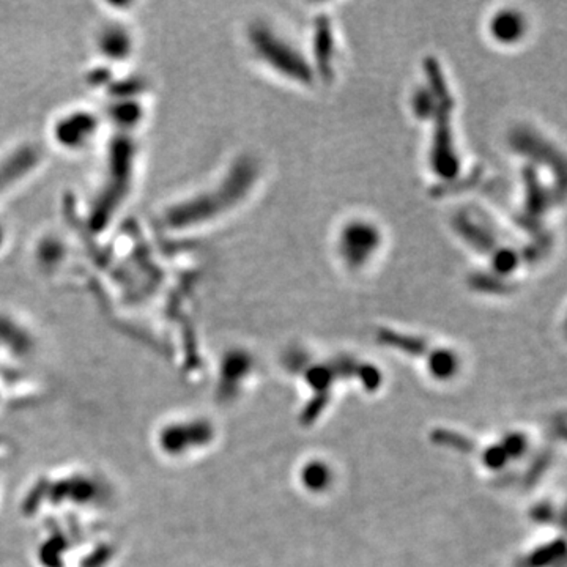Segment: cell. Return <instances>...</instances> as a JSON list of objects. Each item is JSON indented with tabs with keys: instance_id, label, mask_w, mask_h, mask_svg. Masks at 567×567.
Segmentation results:
<instances>
[{
	"instance_id": "cell-1",
	"label": "cell",
	"mask_w": 567,
	"mask_h": 567,
	"mask_svg": "<svg viewBox=\"0 0 567 567\" xmlns=\"http://www.w3.org/2000/svg\"><path fill=\"white\" fill-rule=\"evenodd\" d=\"M424 71L427 75V85L433 93V111L431 117L435 123L433 144L431 150V166L432 169L443 178H453L460 169L459 156L455 153L453 141V107L454 101L450 97L446 79L437 60L428 57L424 60Z\"/></svg>"
},
{
	"instance_id": "cell-2",
	"label": "cell",
	"mask_w": 567,
	"mask_h": 567,
	"mask_svg": "<svg viewBox=\"0 0 567 567\" xmlns=\"http://www.w3.org/2000/svg\"><path fill=\"white\" fill-rule=\"evenodd\" d=\"M251 38L259 55L279 75L300 84L312 82L314 71H312L310 65L286 40H282L281 36H276L266 27L256 28Z\"/></svg>"
},
{
	"instance_id": "cell-6",
	"label": "cell",
	"mask_w": 567,
	"mask_h": 567,
	"mask_svg": "<svg viewBox=\"0 0 567 567\" xmlns=\"http://www.w3.org/2000/svg\"><path fill=\"white\" fill-rule=\"evenodd\" d=\"M314 50L317 57V70L323 79L333 76V57H334V36L330 19H317L314 28Z\"/></svg>"
},
{
	"instance_id": "cell-5",
	"label": "cell",
	"mask_w": 567,
	"mask_h": 567,
	"mask_svg": "<svg viewBox=\"0 0 567 567\" xmlns=\"http://www.w3.org/2000/svg\"><path fill=\"white\" fill-rule=\"evenodd\" d=\"M490 35L501 45H514L523 38L528 26L523 14L515 10H501L490 21Z\"/></svg>"
},
{
	"instance_id": "cell-3",
	"label": "cell",
	"mask_w": 567,
	"mask_h": 567,
	"mask_svg": "<svg viewBox=\"0 0 567 567\" xmlns=\"http://www.w3.org/2000/svg\"><path fill=\"white\" fill-rule=\"evenodd\" d=\"M382 234L374 224L352 221L342 229L338 239V252L344 265L352 271L364 268L380 249Z\"/></svg>"
},
{
	"instance_id": "cell-4",
	"label": "cell",
	"mask_w": 567,
	"mask_h": 567,
	"mask_svg": "<svg viewBox=\"0 0 567 567\" xmlns=\"http://www.w3.org/2000/svg\"><path fill=\"white\" fill-rule=\"evenodd\" d=\"M512 147L519 150V153L526 156H531L533 159L539 163L549 166L551 171L558 173V178L564 181V164L563 161H558V156L554 147L549 142L541 139V136L533 133L531 129H519L515 131L511 137Z\"/></svg>"
}]
</instances>
